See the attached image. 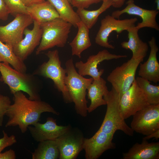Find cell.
I'll return each instance as SVG.
<instances>
[{
	"instance_id": "obj_10",
	"label": "cell",
	"mask_w": 159,
	"mask_h": 159,
	"mask_svg": "<svg viewBox=\"0 0 159 159\" xmlns=\"http://www.w3.org/2000/svg\"><path fill=\"white\" fill-rule=\"evenodd\" d=\"M148 105L147 97L138 85L135 79L129 89L120 98L119 102L121 114L125 119Z\"/></svg>"
},
{
	"instance_id": "obj_31",
	"label": "cell",
	"mask_w": 159,
	"mask_h": 159,
	"mask_svg": "<svg viewBox=\"0 0 159 159\" xmlns=\"http://www.w3.org/2000/svg\"><path fill=\"white\" fill-rule=\"evenodd\" d=\"M3 137L0 138V153L6 147L11 146L16 142L15 136L12 135L9 136L7 133L3 130Z\"/></svg>"
},
{
	"instance_id": "obj_4",
	"label": "cell",
	"mask_w": 159,
	"mask_h": 159,
	"mask_svg": "<svg viewBox=\"0 0 159 159\" xmlns=\"http://www.w3.org/2000/svg\"><path fill=\"white\" fill-rule=\"evenodd\" d=\"M40 25L43 33L36 54L55 47L65 46L72 26L71 24L59 17Z\"/></svg>"
},
{
	"instance_id": "obj_23",
	"label": "cell",
	"mask_w": 159,
	"mask_h": 159,
	"mask_svg": "<svg viewBox=\"0 0 159 159\" xmlns=\"http://www.w3.org/2000/svg\"><path fill=\"white\" fill-rule=\"evenodd\" d=\"M77 33L69 45L72 55L80 58L82 52L90 47L92 44L89 36L90 29L81 21L77 24Z\"/></svg>"
},
{
	"instance_id": "obj_26",
	"label": "cell",
	"mask_w": 159,
	"mask_h": 159,
	"mask_svg": "<svg viewBox=\"0 0 159 159\" xmlns=\"http://www.w3.org/2000/svg\"><path fill=\"white\" fill-rule=\"evenodd\" d=\"M59 156V151L55 140L39 142L37 148L32 153V159H57Z\"/></svg>"
},
{
	"instance_id": "obj_9",
	"label": "cell",
	"mask_w": 159,
	"mask_h": 159,
	"mask_svg": "<svg viewBox=\"0 0 159 159\" xmlns=\"http://www.w3.org/2000/svg\"><path fill=\"white\" fill-rule=\"evenodd\" d=\"M130 127L147 136L159 130V104H149L133 115Z\"/></svg>"
},
{
	"instance_id": "obj_13",
	"label": "cell",
	"mask_w": 159,
	"mask_h": 159,
	"mask_svg": "<svg viewBox=\"0 0 159 159\" xmlns=\"http://www.w3.org/2000/svg\"><path fill=\"white\" fill-rule=\"evenodd\" d=\"M125 55H117L110 52L106 49L100 51L95 55L89 57L87 61L84 63L82 61L77 62L75 67L78 69V73L82 76L89 75L94 80L100 79L104 72V69L99 71L97 65L100 62L105 60H109L126 58Z\"/></svg>"
},
{
	"instance_id": "obj_6",
	"label": "cell",
	"mask_w": 159,
	"mask_h": 159,
	"mask_svg": "<svg viewBox=\"0 0 159 159\" xmlns=\"http://www.w3.org/2000/svg\"><path fill=\"white\" fill-rule=\"evenodd\" d=\"M46 54L48 60L39 67L35 74L51 79L57 89L62 92L65 102H71L72 101L64 82L66 70L61 66L58 51H49Z\"/></svg>"
},
{
	"instance_id": "obj_1",
	"label": "cell",
	"mask_w": 159,
	"mask_h": 159,
	"mask_svg": "<svg viewBox=\"0 0 159 159\" xmlns=\"http://www.w3.org/2000/svg\"><path fill=\"white\" fill-rule=\"evenodd\" d=\"M13 95L14 103L9 106L5 114L9 118L6 127L18 126L21 132L24 133L29 126L40 121L42 113L49 112L57 115L59 114L49 103L41 99L30 100L22 91Z\"/></svg>"
},
{
	"instance_id": "obj_21",
	"label": "cell",
	"mask_w": 159,
	"mask_h": 159,
	"mask_svg": "<svg viewBox=\"0 0 159 159\" xmlns=\"http://www.w3.org/2000/svg\"><path fill=\"white\" fill-rule=\"evenodd\" d=\"M27 10L33 20L40 24L59 17L54 6L48 0L28 7Z\"/></svg>"
},
{
	"instance_id": "obj_37",
	"label": "cell",
	"mask_w": 159,
	"mask_h": 159,
	"mask_svg": "<svg viewBox=\"0 0 159 159\" xmlns=\"http://www.w3.org/2000/svg\"><path fill=\"white\" fill-rule=\"evenodd\" d=\"M152 138H155L156 139H158L159 138V130L152 133L144 137L143 139L147 140Z\"/></svg>"
},
{
	"instance_id": "obj_18",
	"label": "cell",
	"mask_w": 159,
	"mask_h": 159,
	"mask_svg": "<svg viewBox=\"0 0 159 159\" xmlns=\"http://www.w3.org/2000/svg\"><path fill=\"white\" fill-rule=\"evenodd\" d=\"M148 44L150 48V54L146 62L140 64L138 75L150 82L157 83L159 82V63L157 57L159 48L154 37L149 41Z\"/></svg>"
},
{
	"instance_id": "obj_30",
	"label": "cell",
	"mask_w": 159,
	"mask_h": 159,
	"mask_svg": "<svg viewBox=\"0 0 159 159\" xmlns=\"http://www.w3.org/2000/svg\"><path fill=\"white\" fill-rule=\"evenodd\" d=\"M11 104L9 97L0 94V126L2 125L4 116Z\"/></svg>"
},
{
	"instance_id": "obj_12",
	"label": "cell",
	"mask_w": 159,
	"mask_h": 159,
	"mask_svg": "<svg viewBox=\"0 0 159 159\" xmlns=\"http://www.w3.org/2000/svg\"><path fill=\"white\" fill-rule=\"evenodd\" d=\"M85 138L82 133L71 128L55 140L60 159H76L83 149Z\"/></svg>"
},
{
	"instance_id": "obj_39",
	"label": "cell",
	"mask_w": 159,
	"mask_h": 159,
	"mask_svg": "<svg viewBox=\"0 0 159 159\" xmlns=\"http://www.w3.org/2000/svg\"><path fill=\"white\" fill-rule=\"evenodd\" d=\"M68 0V1H69V0Z\"/></svg>"
},
{
	"instance_id": "obj_32",
	"label": "cell",
	"mask_w": 159,
	"mask_h": 159,
	"mask_svg": "<svg viewBox=\"0 0 159 159\" xmlns=\"http://www.w3.org/2000/svg\"><path fill=\"white\" fill-rule=\"evenodd\" d=\"M102 0H69V2L73 7L78 9L87 8L91 5L97 4Z\"/></svg>"
},
{
	"instance_id": "obj_24",
	"label": "cell",
	"mask_w": 159,
	"mask_h": 159,
	"mask_svg": "<svg viewBox=\"0 0 159 159\" xmlns=\"http://www.w3.org/2000/svg\"><path fill=\"white\" fill-rule=\"evenodd\" d=\"M54 6L59 17L75 28L81 21L77 14L74 11L68 0H47Z\"/></svg>"
},
{
	"instance_id": "obj_11",
	"label": "cell",
	"mask_w": 159,
	"mask_h": 159,
	"mask_svg": "<svg viewBox=\"0 0 159 159\" xmlns=\"http://www.w3.org/2000/svg\"><path fill=\"white\" fill-rule=\"evenodd\" d=\"M33 23L28 14L16 15L14 19L4 26H0V40L13 48L23 39L25 29Z\"/></svg>"
},
{
	"instance_id": "obj_22",
	"label": "cell",
	"mask_w": 159,
	"mask_h": 159,
	"mask_svg": "<svg viewBox=\"0 0 159 159\" xmlns=\"http://www.w3.org/2000/svg\"><path fill=\"white\" fill-rule=\"evenodd\" d=\"M138 30L135 26L128 29L127 31L128 40L122 42L121 45L122 48L132 51V58L144 59L147 56L148 46L147 43L140 38L138 33Z\"/></svg>"
},
{
	"instance_id": "obj_28",
	"label": "cell",
	"mask_w": 159,
	"mask_h": 159,
	"mask_svg": "<svg viewBox=\"0 0 159 159\" xmlns=\"http://www.w3.org/2000/svg\"><path fill=\"white\" fill-rule=\"evenodd\" d=\"M135 80L146 94L149 104H159V86L153 85L150 81L139 76L136 78Z\"/></svg>"
},
{
	"instance_id": "obj_34",
	"label": "cell",
	"mask_w": 159,
	"mask_h": 159,
	"mask_svg": "<svg viewBox=\"0 0 159 159\" xmlns=\"http://www.w3.org/2000/svg\"><path fill=\"white\" fill-rule=\"evenodd\" d=\"M16 155L14 151L10 149L3 153H0V159H15Z\"/></svg>"
},
{
	"instance_id": "obj_29",
	"label": "cell",
	"mask_w": 159,
	"mask_h": 159,
	"mask_svg": "<svg viewBox=\"0 0 159 159\" xmlns=\"http://www.w3.org/2000/svg\"><path fill=\"white\" fill-rule=\"evenodd\" d=\"M10 14L15 17L20 14H28L27 7L21 0H4Z\"/></svg>"
},
{
	"instance_id": "obj_2",
	"label": "cell",
	"mask_w": 159,
	"mask_h": 159,
	"mask_svg": "<svg viewBox=\"0 0 159 159\" xmlns=\"http://www.w3.org/2000/svg\"><path fill=\"white\" fill-rule=\"evenodd\" d=\"M65 65L66 75L64 82L67 89L72 102L74 104L76 113L85 117L88 112L86 90L94 80L92 77L84 78L77 72L72 58L67 60Z\"/></svg>"
},
{
	"instance_id": "obj_25",
	"label": "cell",
	"mask_w": 159,
	"mask_h": 159,
	"mask_svg": "<svg viewBox=\"0 0 159 159\" xmlns=\"http://www.w3.org/2000/svg\"><path fill=\"white\" fill-rule=\"evenodd\" d=\"M102 1L101 6L96 10L90 11L85 9H78L77 10L81 21L89 29L96 23L100 15L112 6L110 0H102Z\"/></svg>"
},
{
	"instance_id": "obj_20",
	"label": "cell",
	"mask_w": 159,
	"mask_h": 159,
	"mask_svg": "<svg viewBox=\"0 0 159 159\" xmlns=\"http://www.w3.org/2000/svg\"><path fill=\"white\" fill-rule=\"evenodd\" d=\"M87 90L88 98L91 101V103L88 107V112L90 113L98 107L106 105V102L103 97L109 91L106 82L101 77L98 79L93 80Z\"/></svg>"
},
{
	"instance_id": "obj_7",
	"label": "cell",
	"mask_w": 159,
	"mask_h": 159,
	"mask_svg": "<svg viewBox=\"0 0 159 159\" xmlns=\"http://www.w3.org/2000/svg\"><path fill=\"white\" fill-rule=\"evenodd\" d=\"M144 59L131 58L113 69L107 78V81L119 94L120 98L130 88L135 80L137 68Z\"/></svg>"
},
{
	"instance_id": "obj_17",
	"label": "cell",
	"mask_w": 159,
	"mask_h": 159,
	"mask_svg": "<svg viewBox=\"0 0 159 159\" xmlns=\"http://www.w3.org/2000/svg\"><path fill=\"white\" fill-rule=\"evenodd\" d=\"M71 128L70 125H59L56 120L48 117L44 123L39 122L28 129L34 140L37 142L49 140H55L68 131Z\"/></svg>"
},
{
	"instance_id": "obj_8",
	"label": "cell",
	"mask_w": 159,
	"mask_h": 159,
	"mask_svg": "<svg viewBox=\"0 0 159 159\" xmlns=\"http://www.w3.org/2000/svg\"><path fill=\"white\" fill-rule=\"evenodd\" d=\"M137 21L136 17L120 20L107 15L101 21L100 26L95 39L96 43L103 47L114 49L115 47L108 42L110 34L113 31L120 33L124 31H127L135 26Z\"/></svg>"
},
{
	"instance_id": "obj_33",
	"label": "cell",
	"mask_w": 159,
	"mask_h": 159,
	"mask_svg": "<svg viewBox=\"0 0 159 159\" xmlns=\"http://www.w3.org/2000/svg\"><path fill=\"white\" fill-rule=\"evenodd\" d=\"M10 14L4 0H0V19L6 20Z\"/></svg>"
},
{
	"instance_id": "obj_15",
	"label": "cell",
	"mask_w": 159,
	"mask_h": 159,
	"mask_svg": "<svg viewBox=\"0 0 159 159\" xmlns=\"http://www.w3.org/2000/svg\"><path fill=\"white\" fill-rule=\"evenodd\" d=\"M33 29L26 28L24 31L25 37L13 47V52L18 57L24 61L39 46L43 31L40 24L33 20Z\"/></svg>"
},
{
	"instance_id": "obj_40",
	"label": "cell",
	"mask_w": 159,
	"mask_h": 159,
	"mask_svg": "<svg viewBox=\"0 0 159 159\" xmlns=\"http://www.w3.org/2000/svg\"><path fill=\"white\" fill-rule=\"evenodd\" d=\"M1 62H0V63Z\"/></svg>"
},
{
	"instance_id": "obj_19",
	"label": "cell",
	"mask_w": 159,
	"mask_h": 159,
	"mask_svg": "<svg viewBox=\"0 0 159 159\" xmlns=\"http://www.w3.org/2000/svg\"><path fill=\"white\" fill-rule=\"evenodd\" d=\"M123 159H159V142L148 143L143 139L137 143L127 152L123 153Z\"/></svg>"
},
{
	"instance_id": "obj_3",
	"label": "cell",
	"mask_w": 159,
	"mask_h": 159,
	"mask_svg": "<svg viewBox=\"0 0 159 159\" xmlns=\"http://www.w3.org/2000/svg\"><path fill=\"white\" fill-rule=\"evenodd\" d=\"M103 98L106 102L107 108L103 122L98 130L114 135L115 132L119 130L127 135L133 136L134 131L127 125L122 116L119 94L112 87Z\"/></svg>"
},
{
	"instance_id": "obj_27",
	"label": "cell",
	"mask_w": 159,
	"mask_h": 159,
	"mask_svg": "<svg viewBox=\"0 0 159 159\" xmlns=\"http://www.w3.org/2000/svg\"><path fill=\"white\" fill-rule=\"evenodd\" d=\"M7 63L11 65L18 71L25 73L26 67L24 62L16 56L12 48L0 40V62Z\"/></svg>"
},
{
	"instance_id": "obj_38",
	"label": "cell",
	"mask_w": 159,
	"mask_h": 159,
	"mask_svg": "<svg viewBox=\"0 0 159 159\" xmlns=\"http://www.w3.org/2000/svg\"><path fill=\"white\" fill-rule=\"evenodd\" d=\"M155 2L156 4L157 9L156 10L159 11V0H155Z\"/></svg>"
},
{
	"instance_id": "obj_5",
	"label": "cell",
	"mask_w": 159,
	"mask_h": 159,
	"mask_svg": "<svg viewBox=\"0 0 159 159\" xmlns=\"http://www.w3.org/2000/svg\"><path fill=\"white\" fill-rule=\"evenodd\" d=\"M0 80L9 86L11 93L23 91L28 94L30 100H40L32 75L19 72L3 62L0 63Z\"/></svg>"
},
{
	"instance_id": "obj_14",
	"label": "cell",
	"mask_w": 159,
	"mask_h": 159,
	"mask_svg": "<svg viewBox=\"0 0 159 159\" xmlns=\"http://www.w3.org/2000/svg\"><path fill=\"white\" fill-rule=\"evenodd\" d=\"M126 4L127 6L124 9L113 11L111 16L118 19L121 15L125 13L138 16L142 20L141 22L138 23L135 26L136 28L138 30L144 27H149L159 30V26L156 21V17L159 11L142 8L135 4L134 0H128Z\"/></svg>"
},
{
	"instance_id": "obj_36",
	"label": "cell",
	"mask_w": 159,
	"mask_h": 159,
	"mask_svg": "<svg viewBox=\"0 0 159 159\" xmlns=\"http://www.w3.org/2000/svg\"><path fill=\"white\" fill-rule=\"evenodd\" d=\"M112 2V6L115 8L121 7L124 4L126 0H110Z\"/></svg>"
},
{
	"instance_id": "obj_16",
	"label": "cell",
	"mask_w": 159,
	"mask_h": 159,
	"mask_svg": "<svg viewBox=\"0 0 159 159\" xmlns=\"http://www.w3.org/2000/svg\"><path fill=\"white\" fill-rule=\"evenodd\" d=\"M113 136L98 130L91 138H85L83 149L86 159H97L106 151L115 148Z\"/></svg>"
},
{
	"instance_id": "obj_35",
	"label": "cell",
	"mask_w": 159,
	"mask_h": 159,
	"mask_svg": "<svg viewBox=\"0 0 159 159\" xmlns=\"http://www.w3.org/2000/svg\"><path fill=\"white\" fill-rule=\"evenodd\" d=\"M27 7L44 1L45 0H21Z\"/></svg>"
}]
</instances>
